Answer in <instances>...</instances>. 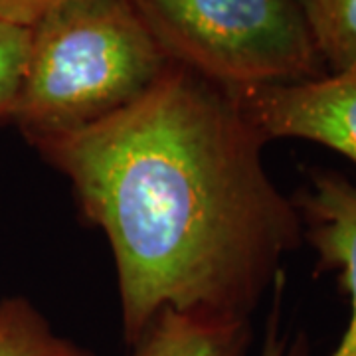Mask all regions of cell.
<instances>
[{"label":"cell","mask_w":356,"mask_h":356,"mask_svg":"<svg viewBox=\"0 0 356 356\" xmlns=\"http://www.w3.org/2000/svg\"><path fill=\"white\" fill-rule=\"evenodd\" d=\"M250 344V318L165 309L131 346V356H248Z\"/></svg>","instance_id":"6"},{"label":"cell","mask_w":356,"mask_h":356,"mask_svg":"<svg viewBox=\"0 0 356 356\" xmlns=\"http://www.w3.org/2000/svg\"><path fill=\"white\" fill-rule=\"evenodd\" d=\"M30 28L0 24V119L10 121L24 79Z\"/></svg>","instance_id":"9"},{"label":"cell","mask_w":356,"mask_h":356,"mask_svg":"<svg viewBox=\"0 0 356 356\" xmlns=\"http://www.w3.org/2000/svg\"><path fill=\"white\" fill-rule=\"evenodd\" d=\"M65 0H0V24L32 28Z\"/></svg>","instance_id":"11"},{"label":"cell","mask_w":356,"mask_h":356,"mask_svg":"<svg viewBox=\"0 0 356 356\" xmlns=\"http://www.w3.org/2000/svg\"><path fill=\"white\" fill-rule=\"evenodd\" d=\"M232 95L267 143L303 139L332 149L356 165V67L307 81L232 91Z\"/></svg>","instance_id":"4"},{"label":"cell","mask_w":356,"mask_h":356,"mask_svg":"<svg viewBox=\"0 0 356 356\" xmlns=\"http://www.w3.org/2000/svg\"><path fill=\"white\" fill-rule=\"evenodd\" d=\"M0 356H95L89 348L54 331L26 297L0 301Z\"/></svg>","instance_id":"7"},{"label":"cell","mask_w":356,"mask_h":356,"mask_svg":"<svg viewBox=\"0 0 356 356\" xmlns=\"http://www.w3.org/2000/svg\"><path fill=\"white\" fill-rule=\"evenodd\" d=\"M28 143L109 242L129 346L165 309L250 318L303 242L267 140L232 93L182 65L103 121Z\"/></svg>","instance_id":"1"},{"label":"cell","mask_w":356,"mask_h":356,"mask_svg":"<svg viewBox=\"0 0 356 356\" xmlns=\"http://www.w3.org/2000/svg\"><path fill=\"white\" fill-rule=\"evenodd\" d=\"M329 74L356 67V0H299Z\"/></svg>","instance_id":"8"},{"label":"cell","mask_w":356,"mask_h":356,"mask_svg":"<svg viewBox=\"0 0 356 356\" xmlns=\"http://www.w3.org/2000/svg\"><path fill=\"white\" fill-rule=\"evenodd\" d=\"M166 65L131 0H65L30 28L10 121L26 140L79 131L137 102Z\"/></svg>","instance_id":"2"},{"label":"cell","mask_w":356,"mask_h":356,"mask_svg":"<svg viewBox=\"0 0 356 356\" xmlns=\"http://www.w3.org/2000/svg\"><path fill=\"white\" fill-rule=\"evenodd\" d=\"M283 283H285V280H283V273H281L277 281H275V285H273L275 301H273V309H271L269 318H267L266 337H264V344H261L259 356H307V346L303 339L289 341L280 331V303Z\"/></svg>","instance_id":"10"},{"label":"cell","mask_w":356,"mask_h":356,"mask_svg":"<svg viewBox=\"0 0 356 356\" xmlns=\"http://www.w3.org/2000/svg\"><path fill=\"white\" fill-rule=\"evenodd\" d=\"M291 200L318 267L337 271L348 295V323L331 356H356V184L337 170L311 168L307 184Z\"/></svg>","instance_id":"5"},{"label":"cell","mask_w":356,"mask_h":356,"mask_svg":"<svg viewBox=\"0 0 356 356\" xmlns=\"http://www.w3.org/2000/svg\"><path fill=\"white\" fill-rule=\"evenodd\" d=\"M168 62L226 91L327 76L299 0H131Z\"/></svg>","instance_id":"3"}]
</instances>
